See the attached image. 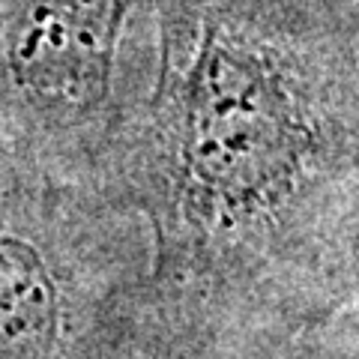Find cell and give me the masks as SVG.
<instances>
[{
	"instance_id": "obj_1",
	"label": "cell",
	"mask_w": 359,
	"mask_h": 359,
	"mask_svg": "<svg viewBox=\"0 0 359 359\" xmlns=\"http://www.w3.org/2000/svg\"><path fill=\"white\" fill-rule=\"evenodd\" d=\"M287 0H171L144 183L159 269L204 273L273 231L327 153Z\"/></svg>"
},
{
	"instance_id": "obj_2",
	"label": "cell",
	"mask_w": 359,
	"mask_h": 359,
	"mask_svg": "<svg viewBox=\"0 0 359 359\" xmlns=\"http://www.w3.org/2000/svg\"><path fill=\"white\" fill-rule=\"evenodd\" d=\"M135 0H4L0 48L21 96L54 114H90L111 96Z\"/></svg>"
},
{
	"instance_id": "obj_3",
	"label": "cell",
	"mask_w": 359,
	"mask_h": 359,
	"mask_svg": "<svg viewBox=\"0 0 359 359\" xmlns=\"http://www.w3.org/2000/svg\"><path fill=\"white\" fill-rule=\"evenodd\" d=\"M63 332L57 269L36 240L0 222V359H57Z\"/></svg>"
}]
</instances>
